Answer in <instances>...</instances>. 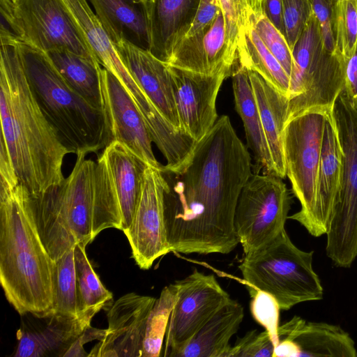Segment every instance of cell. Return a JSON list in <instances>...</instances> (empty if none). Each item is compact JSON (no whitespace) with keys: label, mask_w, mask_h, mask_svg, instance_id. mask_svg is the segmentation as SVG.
<instances>
[{"label":"cell","mask_w":357,"mask_h":357,"mask_svg":"<svg viewBox=\"0 0 357 357\" xmlns=\"http://www.w3.org/2000/svg\"><path fill=\"white\" fill-rule=\"evenodd\" d=\"M248 148L229 118L222 116L165 180L164 214L172 252L228 254L239 243L234 218L240 193L252 174Z\"/></svg>","instance_id":"cell-1"},{"label":"cell","mask_w":357,"mask_h":357,"mask_svg":"<svg viewBox=\"0 0 357 357\" xmlns=\"http://www.w3.org/2000/svg\"><path fill=\"white\" fill-rule=\"evenodd\" d=\"M1 139L19 183L32 195L60 184L68 150L40 110L30 89L16 38L0 35Z\"/></svg>","instance_id":"cell-2"},{"label":"cell","mask_w":357,"mask_h":357,"mask_svg":"<svg viewBox=\"0 0 357 357\" xmlns=\"http://www.w3.org/2000/svg\"><path fill=\"white\" fill-rule=\"evenodd\" d=\"M77 155L70 175L27 204L41 241L54 261L77 244L86 246L102 231L121 230L118 199L105 165ZM28 191V190H27Z\"/></svg>","instance_id":"cell-3"},{"label":"cell","mask_w":357,"mask_h":357,"mask_svg":"<svg viewBox=\"0 0 357 357\" xmlns=\"http://www.w3.org/2000/svg\"><path fill=\"white\" fill-rule=\"evenodd\" d=\"M20 183L0 195V282L8 303L20 314L53 311L52 259L38 232Z\"/></svg>","instance_id":"cell-4"},{"label":"cell","mask_w":357,"mask_h":357,"mask_svg":"<svg viewBox=\"0 0 357 357\" xmlns=\"http://www.w3.org/2000/svg\"><path fill=\"white\" fill-rule=\"evenodd\" d=\"M16 43L32 93L68 153L86 155L104 149L111 143L104 110L73 91L45 52L17 38Z\"/></svg>","instance_id":"cell-5"},{"label":"cell","mask_w":357,"mask_h":357,"mask_svg":"<svg viewBox=\"0 0 357 357\" xmlns=\"http://www.w3.org/2000/svg\"><path fill=\"white\" fill-rule=\"evenodd\" d=\"M313 251L298 248L286 230L263 248L245 255L238 268L252 296L257 290L269 293L280 310L323 298L324 289L312 268Z\"/></svg>","instance_id":"cell-6"},{"label":"cell","mask_w":357,"mask_h":357,"mask_svg":"<svg viewBox=\"0 0 357 357\" xmlns=\"http://www.w3.org/2000/svg\"><path fill=\"white\" fill-rule=\"evenodd\" d=\"M331 112L342 149V169L326 234V250L337 266L349 268L357 257V105L344 87Z\"/></svg>","instance_id":"cell-7"},{"label":"cell","mask_w":357,"mask_h":357,"mask_svg":"<svg viewBox=\"0 0 357 357\" xmlns=\"http://www.w3.org/2000/svg\"><path fill=\"white\" fill-rule=\"evenodd\" d=\"M291 52L287 121L311 108L332 109L344 86V61L325 47L314 13Z\"/></svg>","instance_id":"cell-8"},{"label":"cell","mask_w":357,"mask_h":357,"mask_svg":"<svg viewBox=\"0 0 357 357\" xmlns=\"http://www.w3.org/2000/svg\"><path fill=\"white\" fill-rule=\"evenodd\" d=\"M0 32L45 52L63 48L97 61L63 0H0Z\"/></svg>","instance_id":"cell-9"},{"label":"cell","mask_w":357,"mask_h":357,"mask_svg":"<svg viewBox=\"0 0 357 357\" xmlns=\"http://www.w3.org/2000/svg\"><path fill=\"white\" fill-rule=\"evenodd\" d=\"M324 107L309 109L285 123L283 149L286 174L301 210L288 217L307 230L315 206L317 182L326 114Z\"/></svg>","instance_id":"cell-10"},{"label":"cell","mask_w":357,"mask_h":357,"mask_svg":"<svg viewBox=\"0 0 357 357\" xmlns=\"http://www.w3.org/2000/svg\"><path fill=\"white\" fill-rule=\"evenodd\" d=\"M290 208V195L280 177L252 174L240 193L234 218L244 255L263 248L285 230Z\"/></svg>","instance_id":"cell-11"},{"label":"cell","mask_w":357,"mask_h":357,"mask_svg":"<svg viewBox=\"0 0 357 357\" xmlns=\"http://www.w3.org/2000/svg\"><path fill=\"white\" fill-rule=\"evenodd\" d=\"M176 296L163 342L164 356L176 357L198 331L231 298L213 274L197 269L174 283Z\"/></svg>","instance_id":"cell-12"},{"label":"cell","mask_w":357,"mask_h":357,"mask_svg":"<svg viewBox=\"0 0 357 357\" xmlns=\"http://www.w3.org/2000/svg\"><path fill=\"white\" fill-rule=\"evenodd\" d=\"M165 188L160 169L148 165L132 220L123 231L130 243L132 258L143 270L149 269L158 258L172 252L165 222Z\"/></svg>","instance_id":"cell-13"},{"label":"cell","mask_w":357,"mask_h":357,"mask_svg":"<svg viewBox=\"0 0 357 357\" xmlns=\"http://www.w3.org/2000/svg\"><path fill=\"white\" fill-rule=\"evenodd\" d=\"M103 307H91L78 315L52 311L44 315L28 312L21 315L16 333L14 357H64L79 335L91 325Z\"/></svg>","instance_id":"cell-14"},{"label":"cell","mask_w":357,"mask_h":357,"mask_svg":"<svg viewBox=\"0 0 357 357\" xmlns=\"http://www.w3.org/2000/svg\"><path fill=\"white\" fill-rule=\"evenodd\" d=\"M169 68L181 132L197 142L216 123L217 96L223 81L232 73L210 75Z\"/></svg>","instance_id":"cell-15"},{"label":"cell","mask_w":357,"mask_h":357,"mask_svg":"<svg viewBox=\"0 0 357 357\" xmlns=\"http://www.w3.org/2000/svg\"><path fill=\"white\" fill-rule=\"evenodd\" d=\"M100 75L111 142L123 144L147 165L160 169L162 165L153 152L151 133L135 102L111 72L101 68Z\"/></svg>","instance_id":"cell-16"},{"label":"cell","mask_w":357,"mask_h":357,"mask_svg":"<svg viewBox=\"0 0 357 357\" xmlns=\"http://www.w3.org/2000/svg\"><path fill=\"white\" fill-rule=\"evenodd\" d=\"M155 301L133 292L117 299L107 314L105 338L95 345L89 356L142 357L148 319Z\"/></svg>","instance_id":"cell-17"},{"label":"cell","mask_w":357,"mask_h":357,"mask_svg":"<svg viewBox=\"0 0 357 357\" xmlns=\"http://www.w3.org/2000/svg\"><path fill=\"white\" fill-rule=\"evenodd\" d=\"M114 46L123 64L154 106L181 132L169 66L149 50L129 43L121 41Z\"/></svg>","instance_id":"cell-18"},{"label":"cell","mask_w":357,"mask_h":357,"mask_svg":"<svg viewBox=\"0 0 357 357\" xmlns=\"http://www.w3.org/2000/svg\"><path fill=\"white\" fill-rule=\"evenodd\" d=\"M167 63L171 66L205 75L232 73L234 63L228 56L223 15L200 31L185 36L175 47Z\"/></svg>","instance_id":"cell-19"},{"label":"cell","mask_w":357,"mask_h":357,"mask_svg":"<svg viewBox=\"0 0 357 357\" xmlns=\"http://www.w3.org/2000/svg\"><path fill=\"white\" fill-rule=\"evenodd\" d=\"M331 109H328L323 135L318 171L316 201L307 231L313 236L326 234L341 181L342 149Z\"/></svg>","instance_id":"cell-20"},{"label":"cell","mask_w":357,"mask_h":357,"mask_svg":"<svg viewBox=\"0 0 357 357\" xmlns=\"http://www.w3.org/2000/svg\"><path fill=\"white\" fill-rule=\"evenodd\" d=\"M199 0H147L150 30L149 51L167 63L188 32Z\"/></svg>","instance_id":"cell-21"},{"label":"cell","mask_w":357,"mask_h":357,"mask_svg":"<svg viewBox=\"0 0 357 357\" xmlns=\"http://www.w3.org/2000/svg\"><path fill=\"white\" fill-rule=\"evenodd\" d=\"M279 342H293L299 351L298 357H356L357 351L350 335L340 326L324 322L307 321L294 316L279 326Z\"/></svg>","instance_id":"cell-22"},{"label":"cell","mask_w":357,"mask_h":357,"mask_svg":"<svg viewBox=\"0 0 357 357\" xmlns=\"http://www.w3.org/2000/svg\"><path fill=\"white\" fill-rule=\"evenodd\" d=\"M100 158L104 162L121 215V231L131 224L139 199L144 170L149 165L123 144L114 141Z\"/></svg>","instance_id":"cell-23"},{"label":"cell","mask_w":357,"mask_h":357,"mask_svg":"<svg viewBox=\"0 0 357 357\" xmlns=\"http://www.w3.org/2000/svg\"><path fill=\"white\" fill-rule=\"evenodd\" d=\"M113 44L125 41L149 50L147 0H89Z\"/></svg>","instance_id":"cell-24"},{"label":"cell","mask_w":357,"mask_h":357,"mask_svg":"<svg viewBox=\"0 0 357 357\" xmlns=\"http://www.w3.org/2000/svg\"><path fill=\"white\" fill-rule=\"evenodd\" d=\"M231 76L236 109L243 123L247 148L255 161L254 174L275 175L248 70L236 61Z\"/></svg>","instance_id":"cell-25"},{"label":"cell","mask_w":357,"mask_h":357,"mask_svg":"<svg viewBox=\"0 0 357 357\" xmlns=\"http://www.w3.org/2000/svg\"><path fill=\"white\" fill-rule=\"evenodd\" d=\"M248 73L275 174L284 178L287 174L283 149V131L287 121L289 98L257 72L248 70Z\"/></svg>","instance_id":"cell-26"},{"label":"cell","mask_w":357,"mask_h":357,"mask_svg":"<svg viewBox=\"0 0 357 357\" xmlns=\"http://www.w3.org/2000/svg\"><path fill=\"white\" fill-rule=\"evenodd\" d=\"M244 308L231 298L198 331L176 357H228Z\"/></svg>","instance_id":"cell-27"},{"label":"cell","mask_w":357,"mask_h":357,"mask_svg":"<svg viewBox=\"0 0 357 357\" xmlns=\"http://www.w3.org/2000/svg\"><path fill=\"white\" fill-rule=\"evenodd\" d=\"M68 85L91 106L103 109L100 64L73 52L56 48L45 52Z\"/></svg>","instance_id":"cell-28"},{"label":"cell","mask_w":357,"mask_h":357,"mask_svg":"<svg viewBox=\"0 0 357 357\" xmlns=\"http://www.w3.org/2000/svg\"><path fill=\"white\" fill-rule=\"evenodd\" d=\"M236 61L249 70L259 73L282 94L289 97V77L265 46L250 22L237 47Z\"/></svg>","instance_id":"cell-29"},{"label":"cell","mask_w":357,"mask_h":357,"mask_svg":"<svg viewBox=\"0 0 357 357\" xmlns=\"http://www.w3.org/2000/svg\"><path fill=\"white\" fill-rule=\"evenodd\" d=\"M86 246L77 244L74 248L78 312L97 306L104 307L112 299V293L102 284L93 269L85 252Z\"/></svg>","instance_id":"cell-30"},{"label":"cell","mask_w":357,"mask_h":357,"mask_svg":"<svg viewBox=\"0 0 357 357\" xmlns=\"http://www.w3.org/2000/svg\"><path fill=\"white\" fill-rule=\"evenodd\" d=\"M55 261L53 311L77 316L76 272L74 248Z\"/></svg>","instance_id":"cell-31"},{"label":"cell","mask_w":357,"mask_h":357,"mask_svg":"<svg viewBox=\"0 0 357 357\" xmlns=\"http://www.w3.org/2000/svg\"><path fill=\"white\" fill-rule=\"evenodd\" d=\"M176 296L174 284L165 287L150 313L143 345L142 357L160 356L169 316Z\"/></svg>","instance_id":"cell-32"},{"label":"cell","mask_w":357,"mask_h":357,"mask_svg":"<svg viewBox=\"0 0 357 357\" xmlns=\"http://www.w3.org/2000/svg\"><path fill=\"white\" fill-rule=\"evenodd\" d=\"M225 24L228 56L235 64L239 40L250 22L249 0H218Z\"/></svg>","instance_id":"cell-33"},{"label":"cell","mask_w":357,"mask_h":357,"mask_svg":"<svg viewBox=\"0 0 357 357\" xmlns=\"http://www.w3.org/2000/svg\"><path fill=\"white\" fill-rule=\"evenodd\" d=\"M334 11L335 52L345 58L357 43V7L351 0H342L335 5Z\"/></svg>","instance_id":"cell-34"},{"label":"cell","mask_w":357,"mask_h":357,"mask_svg":"<svg viewBox=\"0 0 357 357\" xmlns=\"http://www.w3.org/2000/svg\"><path fill=\"white\" fill-rule=\"evenodd\" d=\"M250 22L265 46L278 59L289 77L292 69L293 57L284 36L263 13H251Z\"/></svg>","instance_id":"cell-35"},{"label":"cell","mask_w":357,"mask_h":357,"mask_svg":"<svg viewBox=\"0 0 357 357\" xmlns=\"http://www.w3.org/2000/svg\"><path fill=\"white\" fill-rule=\"evenodd\" d=\"M284 36L292 50L313 15L312 0H282Z\"/></svg>","instance_id":"cell-36"},{"label":"cell","mask_w":357,"mask_h":357,"mask_svg":"<svg viewBox=\"0 0 357 357\" xmlns=\"http://www.w3.org/2000/svg\"><path fill=\"white\" fill-rule=\"evenodd\" d=\"M251 297V314L268 332L275 347L279 343V304L273 296L261 290H257Z\"/></svg>","instance_id":"cell-37"},{"label":"cell","mask_w":357,"mask_h":357,"mask_svg":"<svg viewBox=\"0 0 357 357\" xmlns=\"http://www.w3.org/2000/svg\"><path fill=\"white\" fill-rule=\"evenodd\" d=\"M275 345L268 332L252 330L231 346L228 357H273Z\"/></svg>","instance_id":"cell-38"},{"label":"cell","mask_w":357,"mask_h":357,"mask_svg":"<svg viewBox=\"0 0 357 357\" xmlns=\"http://www.w3.org/2000/svg\"><path fill=\"white\" fill-rule=\"evenodd\" d=\"M313 13L319 24L325 47L330 52L335 48V11L331 0H312Z\"/></svg>","instance_id":"cell-39"},{"label":"cell","mask_w":357,"mask_h":357,"mask_svg":"<svg viewBox=\"0 0 357 357\" xmlns=\"http://www.w3.org/2000/svg\"><path fill=\"white\" fill-rule=\"evenodd\" d=\"M0 195L13 190L20 183L5 142L1 139L0 148Z\"/></svg>","instance_id":"cell-40"},{"label":"cell","mask_w":357,"mask_h":357,"mask_svg":"<svg viewBox=\"0 0 357 357\" xmlns=\"http://www.w3.org/2000/svg\"><path fill=\"white\" fill-rule=\"evenodd\" d=\"M220 11L218 0H199L195 17L185 36L200 31L211 23Z\"/></svg>","instance_id":"cell-41"},{"label":"cell","mask_w":357,"mask_h":357,"mask_svg":"<svg viewBox=\"0 0 357 357\" xmlns=\"http://www.w3.org/2000/svg\"><path fill=\"white\" fill-rule=\"evenodd\" d=\"M106 329H98L89 326L75 340L68 349L64 357H89L83 346L88 342L97 340L101 341L105 338Z\"/></svg>","instance_id":"cell-42"},{"label":"cell","mask_w":357,"mask_h":357,"mask_svg":"<svg viewBox=\"0 0 357 357\" xmlns=\"http://www.w3.org/2000/svg\"><path fill=\"white\" fill-rule=\"evenodd\" d=\"M344 61V86L353 103L357 105V43L353 52Z\"/></svg>","instance_id":"cell-43"},{"label":"cell","mask_w":357,"mask_h":357,"mask_svg":"<svg viewBox=\"0 0 357 357\" xmlns=\"http://www.w3.org/2000/svg\"><path fill=\"white\" fill-rule=\"evenodd\" d=\"M261 11L270 22L284 35L282 0H262Z\"/></svg>","instance_id":"cell-44"},{"label":"cell","mask_w":357,"mask_h":357,"mask_svg":"<svg viewBox=\"0 0 357 357\" xmlns=\"http://www.w3.org/2000/svg\"><path fill=\"white\" fill-rule=\"evenodd\" d=\"M251 13L258 14L262 13L261 3L262 0H249Z\"/></svg>","instance_id":"cell-45"},{"label":"cell","mask_w":357,"mask_h":357,"mask_svg":"<svg viewBox=\"0 0 357 357\" xmlns=\"http://www.w3.org/2000/svg\"><path fill=\"white\" fill-rule=\"evenodd\" d=\"M342 0H331V1L332 2L333 5V7L335 6V5Z\"/></svg>","instance_id":"cell-46"},{"label":"cell","mask_w":357,"mask_h":357,"mask_svg":"<svg viewBox=\"0 0 357 357\" xmlns=\"http://www.w3.org/2000/svg\"><path fill=\"white\" fill-rule=\"evenodd\" d=\"M354 5L357 7V0H351Z\"/></svg>","instance_id":"cell-47"},{"label":"cell","mask_w":357,"mask_h":357,"mask_svg":"<svg viewBox=\"0 0 357 357\" xmlns=\"http://www.w3.org/2000/svg\"><path fill=\"white\" fill-rule=\"evenodd\" d=\"M12 2H15L16 0H10Z\"/></svg>","instance_id":"cell-48"}]
</instances>
